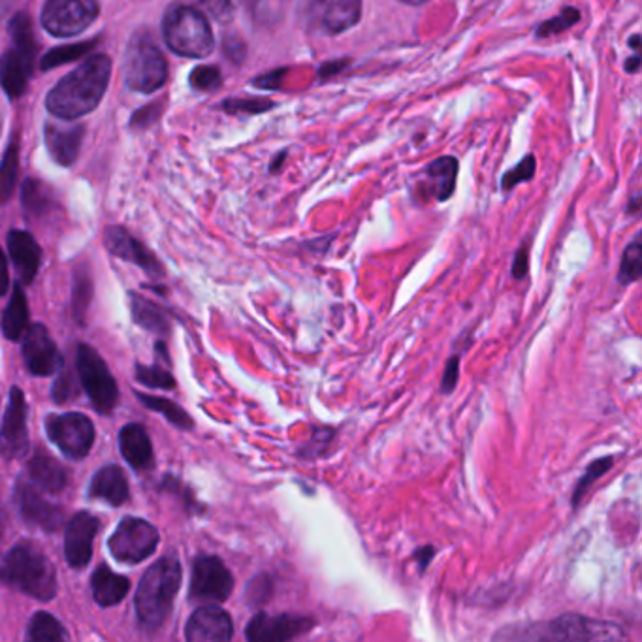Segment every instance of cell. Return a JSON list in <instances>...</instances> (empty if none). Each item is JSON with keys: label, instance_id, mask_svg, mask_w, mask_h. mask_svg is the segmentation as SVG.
<instances>
[{"label": "cell", "instance_id": "obj_42", "mask_svg": "<svg viewBox=\"0 0 642 642\" xmlns=\"http://www.w3.org/2000/svg\"><path fill=\"white\" fill-rule=\"evenodd\" d=\"M188 85L195 91H215V89H219L222 85L221 68L215 65L196 66L195 70L191 72V76H188Z\"/></svg>", "mask_w": 642, "mask_h": 642}, {"label": "cell", "instance_id": "obj_15", "mask_svg": "<svg viewBox=\"0 0 642 642\" xmlns=\"http://www.w3.org/2000/svg\"><path fill=\"white\" fill-rule=\"evenodd\" d=\"M98 533V520L91 513L74 514L66 525L65 556L72 569H85L93 558V543Z\"/></svg>", "mask_w": 642, "mask_h": 642}, {"label": "cell", "instance_id": "obj_39", "mask_svg": "<svg viewBox=\"0 0 642 642\" xmlns=\"http://www.w3.org/2000/svg\"><path fill=\"white\" fill-rule=\"evenodd\" d=\"M580 20H583V13L577 7H565L556 18L538 23L535 34H537V39H551V36L569 31Z\"/></svg>", "mask_w": 642, "mask_h": 642}, {"label": "cell", "instance_id": "obj_30", "mask_svg": "<svg viewBox=\"0 0 642 642\" xmlns=\"http://www.w3.org/2000/svg\"><path fill=\"white\" fill-rule=\"evenodd\" d=\"M55 198H53L52 191L46 187L44 183L39 179H25L21 185V208L25 211L26 217L31 219H40L52 214L55 209Z\"/></svg>", "mask_w": 642, "mask_h": 642}, {"label": "cell", "instance_id": "obj_32", "mask_svg": "<svg viewBox=\"0 0 642 642\" xmlns=\"http://www.w3.org/2000/svg\"><path fill=\"white\" fill-rule=\"evenodd\" d=\"M137 398L140 402L145 405V407L151 409V411H156L170 422L174 424L175 428L179 429H193L195 428V422L188 416L185 409L179 407L177 403L172 402V400H166V398L151 396V394H143V392H137Z\"/></svg>", "mask_w": 642, "mask_h": 642}, {"label": "cell", "instance_id": "obj_38", "mask_svg": "<svg viewBox=\"0 0 642 642\" xmlns=\"http://www.w3.org/2000/svg\"><path fill=\"white\" fill-rule=\"evenodd\" d=\"M612 466H614V458L612 456H605V458L591 461L590 466L586 467V471H584V475H580V479H578L577 485H575V490H573V509H577L580 505L584 496L596 485V480L601 479Z\"/></svg>", "mask_w": 642, "mask_h": 642}, {"label": "cell", "instance_id": "obj_27", "mask_svg": "<svg viewBox=\"0 0 642 642\" xmlns=\"http://www.w3.org/2000/svg\"><path fill=\"white\" fill-rule=\"evenodd\" d=\"M89 493L97 500L108 501L110 505H123L129 500V480L123 469L117 466H106L95 475Z\"/></svg>", "mask_w": 642, "mask_h": 642}, {"label": "cell", "instance_id": "obj_54", "mask_svg": "<svg viewBox=\"0 0 642 642\" xmlns=\"http://www.w3.org/2000/svg\"><path fill=\"white\" fill-rule=\"evenodd\" d=\"M2 270H4V281H2V289H0V294H7L8 292V278H10V273H8V254L2 259Z\"/></svg>", "mask_w": 642, "mask_h": 642}, {"label": "cell", "instance_id": "obj_18", "mask_svg": "<svg viewBox=\"0 0 642 642\" xmlns=\"http://www.w3.org/2000/svg\"><path fill=\"white\" fill-rule=\"evenodd\" d=\"M39 50L13 46L2 57V89L8 98H20L25 95L29 79L33 76L34 61Z\"/></svg>", "mask_w": 642, "mask_h": 642}, {"label": "cell", "instance_id": "obj_5", "mask_svg": "<svg viewBox=\"0 0 642 642\" xmlns=\"http://www.w3.org/2000/svg\"><path fill=\"white\" fill-rule=\"evenodd\" d=\"M163 39L166 46L182 57H208L215 47L208 18L187 4H172L164 12Z\"/></svg>", "mask_w": 642, "mask_h": 642}, {"label": "cell", "instance_id": "obj_31", "mask_svg": "<svg viewBox=\"0 0 642 642\" xmlns=\"http://www.w3.org/2000/svg\"><path fill=\"white\" fill-rule=\"evenodd\" d=\"M26 642H70V635L57 618L47 612H36L29 622Z\"/></svg>", "mask_w": 642, "mask_h": 642}, {"label": "cell", "instance_id": "obj_51", "mask_svg": "<svg viewBox=\"0 0 642 642\" xmlns=\"http://www.w3.org/2000/svg\"><path fill=\"white\" fill-rule=\"evenodd\" d=\"M435 551L432 546H426V548H421L416 552V559H418V565H421L422 572L428 567L429 562L434 558Z\"/></svg>", "mask_w": 642, "mask_h": 642}, {"label": "cell", "instance_id": "obj_16", "mask_svg": "<svg viewBox=\"0 0 642 642\" xmlns=\"http://www.w3.org/2000/svg\"><path fill=\"white\" fill-rule=\"evenodd\" d=\"M232 633V618L227 610L215 605H206L195 610L185 628L187 642H230Z\"/></svg>", "mask_w": 642, "mask_h": 642}, {"label": "cell", "instance_id": "obj_29", "mask_svg": "<svg viewBox=\"0 0 642 642\" xmlns=\"http://www.w3.org/2000/svg\"><path fill=\"white\" fill-rule=\"evenodd\" d=\"M29 325V304H26L25 291L21 283L13 285L12 298L8 300L7 307L2 312V334L10 341L23 339Z\"/></svg>", "mask_w": 642, "mask_h": 642}, {"label": "cell", "instance_id": "obj_43", "mask_svg": "<svg viewBox=\"0 0 642 642\" xmlns=\"http://www.w3.org/2000/svg\"><path fill=\"white\" fill-rule=\"evenodd\" d=\"M535 168H537V161L535 156L525 155L522 161H520L513 170H509L503 177H501V188L503 191H513L520 183L530 182L533 175H535Z\"/></svg>", "mask_w": 642, "mask_h": 642}, {"label": "cell", "instance_id": "obj_4", "mask_svg": "<svg viewBox=\"0 0 642 642\" xmlns=\"http://www.w3.org/2000/svg\"><path fill=\"white\" fill-rule=\"evenodd\" d=\"M2 578L15 590L39 601H52L57 596V573L52 562L29 543L13 546L2 565Z\"/></svg>", "mask_w": 642, "mask_h": 642}, {"label": "cell", "instance_id": "obj_22", "mask_svg": "<svg viewBox=\"0 0 642 642\" xmlns=\"http://www.w3.org/2000/svg\"><path fill=\"white\" fill-rule=\"evenodd\" d=\"M317 26L326 36H338L362 20V2L358 0H331L318 4Z\"/></svg>", "mask_w": 642, "mask_h": 642}, {"label": "cell", "instance_id": "obj_1", "mask_svg": "<svg viewBox=\"0 0 642 642\" xmlns=\"http://www.w3.org/2000/svg\"><path fill=\"white\" fill-rule=\"evenodd\" d=\"M492 642H628L622 625L577 612L538 622L509 623L496 631Z\"/></svg>", "mask_w": 642, "mask_h": 642}, {"label": "cell", "instance_id": "obj_7", "mask_svg": "<svg viewBox=\"0 0 642 642\" xmlns=\"http://www.w3.org/2000/svg\"><path fill=\"white\" fill-rule=\"evenodd\" d=\"M76 371L93 407L102 415H110L119 402V389L105 358L91 345L79 344L76 349Z\"/></svg>", "mask_w": 642, "mask_h": 642}, {"label": "cell", "instance_id": "obj_9", "mask_svg": "<svg viewBox=\"0 0 642 642\" xmlns=\"http://www.w3.org/2000/svg\"><path fill=\"white\" fill-rule=\"evenodd\" d=\"M159 545V532L148 520L127 519L117 525L110 537L111 556L121 564H140L150 558Z\"/></svg>", "mask_w": 642, "mask_h": 642}, {"label": "cell", "instance_id": "obj_26", "mask_svg": "<svg viewBox=\"0 0 642 642\" xmlns=\"http://www.w3.org/2000/svg\"><path fill=\"white\" fill-rule=\"evenodd\" d=\"M29 477L33 480L36 487L46 490V492L57 493L63 492L68 482V471L61 466L53 456L47 455L44 450H36L33 458L29 460L26 466Z\"/></svg>", "mask_w": 642, "mask_h": 642}, {"label": "cell", "instance_id": "obj_6", "mask_svg": "<svg viewBox=\"0 0 642 642\" xmlns=\"http://www.w3.org/2000/svg\"><path fill=\"white\" fill-rule=\"evenodd\" d=\"M123 76L130 91L142 95L159 91L168 79V63L163 50L145 29L130 36L124 50Z\"/></svg>", "mask_w": 642, "mask_h": 642}, {"label": "cell", "instance_id": "obj_3", "mask_svg": "<svg viewBox=\"0 0 642 642\" xmlns=\"http://www.w3.org/2000/svg\"><path fill=\"white\" fill-rule=\"evenodd\" d=\"M182 586V565L177 559H159L145 572L137 590L138 620L145 630H159L174 607L175 596Z\"/></svg>", "mask_w": 642, "mask_h": 642}, {"label": "cell", "instance_id": "obj_21", "mask_svg": "<svg viewBox=\"0 0 642 642\" xmlns=\"http://www.w3.org/2000/svg\"><path fill=\"white\" fill-rule=\"evenodd\" d=\"M18 501H20L21 514L25 516L26 522L39 525L47 532H57L63 525V511L50 503L36 488L20 485Z\"/></svg>", "mask_w": 642, "mask_h": 642}, {"label": "cell", "instance_id": "obj_46", "mask_svg": "<svg viewBox=\"0 0 642 642\" xmlns=\"http://www.w3.org/2000/svg\"><path fill=\"white\" fill-rule=\"evenodd\" d=\"M458 381H460V357L455 355V357L448 358L447 366H445V371H443V394H453V392H455L456 384H458Z\"/></svg>", "mask_w": 642, "mask_h": 642}, {"label": "cell", "instance_id": "obj_50", "mask_svg": "<svg viewBox=\"0 0 642 642\" xmlns=\"http://www.w3.org/2000/svg\"><path fill=\"white\" fill-rule=\"evenodd\" d=\"M530 270V257H527V246L520 247L513 260V278L514 280H524Z\"/></svg>", "mask_w": 642, "mask_h": 642}, {"label": "cell", "instance_id": "obj_44", "mask_svg": "<svg viewBox=\"0 0 642 642\" xmlns=\"http://www.w3.org/2000/svg\"><path fill=\"white\" fill-rule=\"evenodd\" d=\"M163 113V102H153V105L143 106L142 110L134 111L130 117V129L145 130L150 129L151 124L156 123V119Z\"/></svg>", "mask_w": 642, "mask_h": 642}, {"label": "cell", "instance_id": "obj_48", "mask_svg": "<svg viewBox=\"0 0 642 642\" xmlns=\"http://www.w3.org/2000/svg\"><path fill=\"white\" fill-rule=\"evenodd\" d=\"M222 46H225L222 47V52H225V55H227L232 63H236V65L243 63V58H246V44H243V40L236 39V36H232V39H225V44H222Z\"/></svg>", "mask_w": 642, "mask_h": 642}, {"label": "cell", "instance_id": "obj_41", "mask_svg": "<svg viewBox=\"0 0 642 642\" xmlns=\"http://www.w3.org/2000/svg\"><path fill=\"white\" fill-rule=\"evenodd\" d=\"M275 108V102L273 100H268V98H241L233 97L222 100L221 110L227 111L230 116L238 117H249L259 116V113H264V111H270Z\"/></svg>", "mask_w": 642, "mask_h": 642}, {"label": "cell", "instance_id": "obj_45", "mask_svg": "<svg viewBox=\"0 0 642 642\" xmlns=\"http://www.w3.org/2000/svg\"><path fill=\"white\" fill-rule=\"evenodd\" d=\"M76 394V387H74V379H72L70 371L61 370L55 383H53L52 398L55 403H66L72 396Z\"/></svg>", "mask_w": 642, "mask_h": 642}, {"label": "cell", "instance_id": "obj_34", "mask_svg": "<svg viewBox=\"0 0 642 642\" xmlns=\"http://www.w3.org/2000/svg\"><path fill=\"white\" fill-rule=\"evenodd\" d=\"M18 174H20V140L12 138V142L2 156V166H0V196H2L4 204L12 198L15 183H18Z\"/></svg>", "mask_w": 642, "mask_h": 642}, {"label": "cell", "instance_id": "obj_20", "mask_svg": "<svg viewBox=\"0 0 642 642\" xmlns=\"http://www.w3.org/2000/svg\"><path fill=\"white\" fill-rule=\"evenodd\" d=\"M2 445L7 456H18L26 448V402L23 390L10 389L7 411L2 418Z\"/></svg>", "mask_w": 642, "mask_h": 642}, {"label": "cell", "instance_id": "obj_47", "mask_svg": "<svg viewBox=\"0 0 642 642\" xmlns=\"http://www.w3.org/2000/svg\"><path fill=\"white\" fill-rule=\"evenodd\" d=\"M285 68H278V70L266 72L259 78L253 79L251 85L259 87V89H266V91H278L283 87V78H285Z\"/></svg>", "mask_w": 642, "mask_h": 642}, {"label": "cell", "instance_id": "obj_52", "mask_svg": "<svg viewBox=\"0 0 642 642\" xmlns=\"http://www.w3.org/2000/svg\"><path fill=\"white\" fill-rule=\"evenodd\" d=\"M628 46L631 47V52L636 57H642V36L641 34H631L630 40H628Z\"/></svg>", "mask_w": 642, "mask_h": 642}, {"label": "cell", "instance_id": "obj_33", "mask_svg": "<svg viewBox=\"0 0 642 642\" xmlns=\"http://www.w3.org/2000/svg\"><path fill=\"white\" fill-rule=\"evenodd\" d=\"M93 300V278L85 268L74 270V286H72V313L78 325H85Z\"/></svg>", "mask_w": 642, "mask_h": 642}, {"label": "cell", "instance_id": "obj_37", "mask_svg": "<svg viewBox=\"0 0 642 642\" xmlns=\"http://www.w3.org/2000/svg\"><path fill=\"white\" fill-rule=\"evenodd\" d=\"M134 379L138 383L148 387V389L172 390L175 389V379L168 368H164V363H153V366H145V363L137 362L134 366Z\"/></svg>", "mask_w": 642, "mask_h": 642}, {"label": "cell", "instance_id": "obj_53", "mask_svg": "<svg viewBox=\"0 0 642 642\" xmlns=\"http://www.w3.org/2000/svg\"><path fill=\"white\" fill-rule=\"evenodd\" d=\"M642 57H636V55H631L628 61H625V72L628 74H635V72L641 70Z\"/></svg>", "mask_w": 642, "mask_h": 642}, {"label": "cell", "instance_id": "obj_23", "mask_svg": "<svg viewBox=\"0 0 642 642\" xmlns=\"http://www.w3.org/2000/svg\"><path fill=\"white\" fill-rule=\"evenodd\" d=\"M460 172V163L453 155L439 156L426 168V179L422 183L424 195L437 202H447L455 195L456 179Z\"/></svg>", "mask_w": 642, "mask_h": 642}, {"label": "cell", "instance_id": "obj_28", "mask_svg": "<svg viewBox=\"0 0 642 642\" xmlns=\"http://www.w3.org/2000/svg\"><path fill=\"white\" fill-rule=\"evenodd\" d=\"M91 584L93 597L100 607L121 603L130 590L129 578L117 575L106 565H100L97 572L93 573Z\"/></svg>", "mask_w": 642, "mask_h": 642}, {"label": "cell", "instance_id": "obj_25", "mask_svg": "<svg viewBox=\"0 0 642 642\" xmlns=\"http://www.w3.org/2000/svg\"><path fill=\"white\" fill-rule=\"evenodd\" d=\"M130 315L134 325L140 326L145 331H153L159 336H166L172 330V317L161 305L143 298L142 294L129 292Z\"/></svg>", "mask_w": 642, "mask_h": 642}, {"label": "cell", "instance_id": "obj_8", "mask_svg": "<svg viewBox=\"0 0 642 642\" xmlns=\"http://www.w3.org/2000/svg\"><path fill=\"white\" fill-rule=\"evenodd\" d=\"M100 7L95 0H50L42 8V25L55 39H72L97 21Z\"/></svg>", "mask_w": 642, "mask_h": 642}, {"label": "cell", "instance_id": "obj_19", "mask_svg": "<svg viewBox=\"0 0 642 642\" xmlns=\"http://www.w3.org/2000/svg\"><path fill=\"white\" fill-rule=\"evenodd\" d=\"M8 259L12 260L21 283L31 285L39 275L42 262V249L34 240L33 233L12 228L7 236Z\"/></svg>", "mask_w": 642, "mask_h": 642}, {"label": "cell", "instance_id": "obj_36", "mask_svg": "<svg viewBox=\"0 0 642 642\" xmlns=\"http://www.w3.org/2000/svg\"><path fill=\"white\" fill-rule=\"evenodd\" d=\"M642 280V238L639 236L635 241H631L625 247L620 268H618V283L622 286L631 285L635 281Z\"/></svg>", "mask_w": 642, "mask_h": 642}, {"label": "cell", "instance_id": "obj_55", "mask_svg": "<svg viewBox=\"0 0 642 642\" xmlns=\"http://www.w3.org/2000/svg\"><path fill=\"white\" fill-rule=\"evenodd\" d=\"M286 153H281L280 156H278V159H275V161H273L272 166H270V170H272V172H278V170L281 168V163H283V159H285Z\"/></svg>", "mask_w": 642, "mask_h": 642}, {"label": "cell", "instance_id": "obj_35", "mask_svg": "<svg viewBox=\"0 0 642 642\" xmlns=\"http://www.w3.org/2000/svg\"><path fill=\"white\" fill-rule=\"evenodd\" d=\"M97 44L98 40H87V42L70 44V46L53 47L40 61V70H53V68H58V66L68 65L72 61H78V58L89 55L93 47L97 46Z\"/></svg>", "mask_w": 642, "mask_h": 642}, {"label": "cell", "instance_id": "obj_11", "mask_svg": "<svg viewBox=\"0 0 642 642\" xmlns=\"http://www.w3.org/2000/svg\"><path fill=\"white\" fill-rule=\"evenodd\" d=\"M21 357L31 376L50 377L61 373L65 368L63 355L58 352L57 345L53 341L46 326L31 325L25 336L21 339Z\"/></svg>", "mask_w": 642, "mask_h": 642}, {"label": "cell", "instance_id": "obj_14", "mask_svg": "<svg viewBox=\"0 0 642 642\" xmlns=\"http://www.w3.org/2000/svg\"><path fill=\"white\" fill-rule=\"evenodd\" d=\"M312 618L294 614H266L260 612L249 622L246 630L247 642H291L292 639L312 630Z\"/></svg>", "mask_w": 642, "mask_h": 642}, {"label": "cell", "instance_id": "obj_40", "mask_svg": "<svg viewBox=\"0 0 642 642\" xmlns=\"http://www.w3.org/2000/svg\"><path fill=\"white\" fill-rule=\"evenodd\" d=\"M8 34L12 39L13 46L39 50V42L34 36L33 20L29 13H13L12 20L8 21Z\"/></svg>", "mask_w": 642, "mask_h": 642}, {"label": "cell", "instance_id": "obj_12", "mask_svg": "<svg viewBox=\"0 0 642 642\" xmlns=\"http://www.w3.org/2000/svg\"><path fill=\"white\" fill-rule=\"evenodd\" d=\"M105 247L116 259L124 260L129 264L140 268L150 275L151 280H164V266L150 247L134 238L124 227L106 228Z\"/></svg>", "mask_w": 642, "mask_h": 642}, {"label": "cell", "instance_id": "obj_17", "mask_svg": "<svg viewBox=\"0 0 642 642\" xmlns=\"http://www.w3.org/2000/svg\"><path fill=\"white\" fill-rule=\"evenodd\" d=\"M84 138L85 124H63L55 121H47L44 124V142H46L50 156L58 166L70 168L72 164L78 161Z\"/></svg>", "mask_w": 642, "mask_h": 642}, {"label": "cell", "instance_id": "obj_10", "mask_svg": "<svg viewBox=\"0 0 642 642\" xmlns=\"http://www.w3.org/2000/svg\"><path fill=\"white\" fill-rule=\"evenodd\" d=\"M46 432L63 455L81 460L91 453L95 443V426L89 416L81 413H63L46 418Z\"/></svg>", "mask_w": 642, "mask_h": 642}, {"label": "cell", "instance_id": "obj_49", "mask_svg": "<svg viewBox=\"0 0 642 642\" xmlns=\"http://www.w3.org/2000/svg\"><path fill=\"white\" fill-rule=\"evenodd\" d=\"M349 66V58H336V61H328L325 65L318 68V79L326 81V79L338 76L339 72L345 70Z\"/></svg>", "mask_w": 642, "mask_h": 642}, {"label": "cell", "instance_id": "obj_24", "mask_svg": "<svg viewBox=\"0 0 642 642\" xmlns=\"http://www.w3.org/2000/svg\"><path fill=\"white\" fill-rule=\"evenodd\" d=\"M119 448L124 460L138 471L153 467V445L150 435L140 424H127L119 434Z\"/></svg>", "mask_w": 642, "mask_h": 642}, {"label": "cell", "instance_id": "obj_13", "mask_svg": "<svg viewBox=\"0 0 642 642\" xmlns=\"http://www.w3.org/2000/svg\"><path fill=\"white\" fill-rule=\"evenodd\" d=\"M233 578L227 565L215 556H200L193 567L191 596L200 601H227L232 594Z\"/></svg>", "mask_w": 642, "mask_h": 642}, {"label": "cell", "instance_id": "obj_2", "mask_svg": "<svg viewBox=\"0 0 642 642\" xmlns=\"http://www.w3.org/2000/svg\"><path fill=\"white\" fill-rule=\"evenodd\" d=\"M111 70L113 65L106 53H95L85 58L76 70L66 74L47 93L46 110L50 116L72 121L97 110L110 87Z\"/></svg>", "mask_w": 642, "mask_h": 642}]
</instances>
